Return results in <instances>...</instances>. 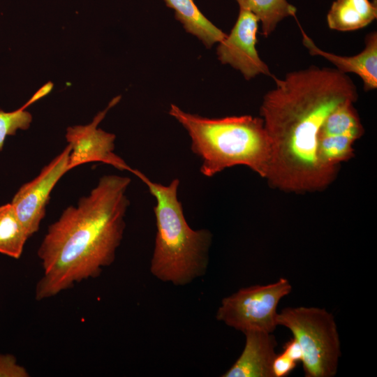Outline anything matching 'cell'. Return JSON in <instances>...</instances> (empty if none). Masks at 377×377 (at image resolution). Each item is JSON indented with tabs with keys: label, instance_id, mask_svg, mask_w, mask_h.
<instances>
[{
	"label": "cell",
	"instance_id": "obj_4",
	"mask_svg": "<svg viewBox=\"0 0 377 377\" xmlns=\"http://www.w3.org/2000/svg\"><path fill=\"white\" fill-rule=\"evenodd\" d=\"M133 175L148 188L156 200L154 213L156 233L149 269L158 280L175 286H185L206 272L212 232L205 228L193 230L188 224L178 199L179 179L168 185L151 181L134 169Z\"/></svg>",
	"mask_w": 377,
	"mask_h": 377
},
{
	"label": "cell",
	"instance_id": "obj_2",
	"mask_svg": "<svg viewBox=\"0 0 377 377\" xmlns=\"http://www.w3.org/2000/svg\"><path fill=\"white\" fill-rule=\"evenodd\" d=\"M131 182L126 176H102L89 195L49 226L37 251L43 268L37 301L97 278L114 263L126 228Z\"/></svg>",
	"mask_w": 377,
	"mask_h": 377
},
{
	"label": "cell",
	"instance_id": "obj_18",
	"mask_svg": "<svg viewBox=\"0 0 377 377\" xmlns=\"http://www.w3.org/2000/svg\"><path fill=\"white\" fill-rule=\"evenodd\" d=\"M27 369L12 354L0 353V377H29Z\"/></svg>",
	"mask_w": 377,
	"mask_h": 377
},
{
	"label": "cell",
	"instance_id": "obj_10",
	"mask_svg": "<svg viewBox=\"0 0 377 377\" xmlns=\"http://www.w3.org/2000/svg\"><path fill=\"white\" fill-rule=\"evenodd\" d=\"M302 44L313 56H320L330 61L339 71L346 74L353 73L362 80L364 89L374 90L377 88V32L371 31L365 37V47L359 54L352 57L339 56L325 52L318 47L301 27Z\"/></svg>",
	"mask_w": 377,
	"mask_h": 377
},
{
	"label": "cell",
	"instance_id": "obj_3",
	"mask_svg": "<svg viewBox=\"0 0 377 377\" xmlns=\"http://www.w3.org/2000/svg\"><path fill=\"white\" fill-rule=\"evenodd\" d=\"M169 114L190 136L191 149L201 160L203 176L212 177L227 168L244 165L265 178L271 143L261 117L207 118L186 112L174 104Z\"/></svg>",
	"mask_w": 377,
	"mask_h": 377
},
{
	"label": "cell",
	"instance_id": "obj_6",
	"mask_svg": "<svg viewBox=\"0 0 377 377\" xmlns=\"http://www.w3.org/2000/svg\"><path fill=\"white\" fill-rule=\"evenodd\" d=\"M291 291L292 286L285 278L266 285L242 288L222 300L216 318L243 333H273L278 326V304Z\"/></svg>",
	"mask_w": 377,
	"mask_h": 377
},
{
	"label": "cell",
	"instance_id": "obj_20",
	"mask_svg": "<svg viewBox=\"0 0 377 377\" xmlns=\"http://www.w3.org/2000/svg\"><path fill=\"white\" fill-rule=\"evenodd\" d=\"M283 352L297 363L302 362V350L298 341L293 337L284 344Z\"/></svg>",
	"mask_w": 377,
	"mask_h": 377
},
{
	"label": "cell",
	"instance_id": "obj_9",
	"mask_svg": "<svg viewBox=\"0 0 377 377\" xmlns=\"http://www.w3.org/2000/svg\"><path fill=\"white\" fill-rule=\"evenodd\" d=\"M259 20L251 11L239 8L236 22L229 35L216 49L219 60L229 64L249 80L260 74L275 77L260 59L256 49Z\"/></svg>",
	"mask_w": 377,
	"mask_h": 377
},
{
	"label": "cell",
	"instance_id": "obj_19",
	"mask_svg": "<svg viewBox=\"0 0 377 377\" xmlns=\"http://www.w3.org/2000/svg\"><path fill=\"white\" fill-rule=\"evenodd\" d=\"M297 364V362L283 352L276 354L272 364L273 377H285L288 376L295 369Z\"/></svg>",
	"mask_w": 377,
	"mask_h": 377
},
{
	"label": "cell",
	"instance_id": "obj_5",
	"mask_svg": "<svg viewBox=\"0 0 377 377\" xmlns=\"http://www.w3.org/2000/svg\"><path fill=\"white\" fill-rule=\"evenodd\" d=\"M278 325L288 328L300 343L306 377H333L341 357V341L334 316L318 307H286Z\"/></svg>",
	"mask_w": 377,
	"mask_h": 377
},
{
	"label": "cell",
	"instance_id": "obj_17",
	"mask_svg": "<svg viewBox=\"0 0 377 377\" xmlns=\"http://www.w3.org/2000/svg\"><path fill=\"white\" fill-rule=\"evenodd\" d=\"M53 84L48 82L40 88L34 96L20 108L13 112L0 110V151L8 135H15L17 130H27L32 121L31 113L25 109L42 97L48 94L52 89Z\"/></svg>",
	"mask_w": 377,
	"mask_h": 377
},
{
	"label": "cell",
	"instance_id": "obj_15",
	"mask_svg": "<svg viewBox=\"0 0 377 377\" xmlns=\"http://www.w3.org/2000/svg\"><path fill=\"white\" fill-rule=\"evenodd\" d=\"M29 238L11 203L0 206V253L20 258Z\"/></svg>",
	"mask_w": 377,
	"mask_h": 377
},
{
	"label": "cell",
	"instance_id": "obj_16",
	"mask_svg": "<svg viewBox=\"0 0 377 377\" xmlns=\"http://www.w3.org/2000/svg\"><path fill=\"white\" fill-rule=\"evenodd\" d=\"M353 102H346L332 111L322 124L318 135H345L357 140L364 127Z\"/></svg>",
	"mask_w": 377,
	"mask_h": 377
},
{
	"label": "cell",
	"instance_id": "obj_12",
	"mask_svg": "<svg viewBox=\"0 0 377 377\" xmlns=\"http://www.w3.org/2000/svg\"><path fill=\"white\" fill-rule=\"evenodd\" d=\"M377 18L376 0H335L327 15L330 29L350 31L362 29Z\"/></svg>",
	"mask_w": 377,
	"mask_h": 377
},
{
	"label": "cell",
	"instance_id": "obj_14",
	"mask_svg": "<svg viewBox=\"0 0 377 377\" xmlns=\"http://www.w3.org/2000/svg\"><path fill=\"white\" fill-rule=\"evenodd\" d=\"M239 8L253 13L261 23L262 34L268 37L284 18L296 17L297 8L287 0H235Z\"/></svg>",
	"mask_w": 377,
	"mask_h": 377
},
{
	"label": "cell",
	"instance_id": "obj_13",
	"mask_svg": "<svg viewBox=\"0 0 377 377\" xmlns=\"http://www.w3.org/2000/svg\"><path fill=\"white\" fill-rule=\"evenodd\" d=\"M166 6L175 12V18L184 29L200 40L210 48L227 36L215 26L200 10L194 0H164Z\"/></svg>",
	"mask_w": 377,
	"mask_h": 377
},
{
	"label": "cell",
	"instance_id": "obj_11",
	"mask_svg": "<svg viewBox=\"0 0 377 377\" xmlns=\"http://www.w3.org/2000/svg\"><path fill=\"white\" fill-rule=\"evenodd\" d=\"M244 349L223 377H273L272 364L277 343L272 333L249 331Z\"/></svg>",
	"mask_w": 377,
	"mask_h": 377
},
{
	"label": "cell",
	"instance_id": "obj_1",
	"mask_svg": "<svg viewBox=\"0 0 377 377\" xmlns=\"http://www.w3.org/2000/svg\"><path fill=\"white\" fill-rule=\"evenodd\" d=\"M273 80L276 87L265 94L260 108L271 143L265 179L288 192L323 190L334 179L317 158L319 131L337 108L357 101V87L337 69L316 66Z\"/></svg>",
	"mask_w": 377,
	"mask_h": 377
},
{
	"label": "cell",
	"instance_id": "obj_7",
	"mask_svg": "<svg viewBox=\"0 0 377 377\" xmlns=\"http://www.w3.org/2000/svg\"><path fill=\"white\" fill-rule=\"evenodd\" d=\"M120 99V96L114 98L105 110L94 117L90 124L67 128L65 136L71 148L68 170L84 163L97 161L110 165L117 170H127L133 173L134 169L114 152L115 135L98 127L108 110Z\"/></svg>",
	"mask_w": 377,
	"mask_h": 377
},
{
	"label": "cell",
	"instance_id": "obj_8",
	"mask_svg": "<svg viewBox=\"0 0 377 377\" xmlns=\"http://www.w3.org/2000/svg\"><path fill=\"white\" fill-rule=\"evenodd\" d=\"M71 151V148L68 145L41 170L37 177L19 188L10 202L29 237L39 230L45 216L51 191L68 171Z\"/></svg>",
	"mask_w": 377,
	"mask_h": 377
}]
</instances>
